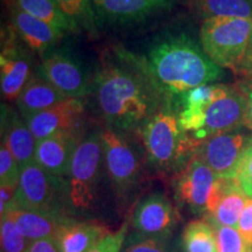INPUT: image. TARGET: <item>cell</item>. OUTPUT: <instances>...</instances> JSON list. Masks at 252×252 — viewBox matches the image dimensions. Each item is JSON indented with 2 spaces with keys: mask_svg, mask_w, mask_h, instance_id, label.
Listing matches in <instances>:
<instances>
[{
  "mask_svg": "<svg viewBox=\"0 0 252 252\" xmlns=\"http://www.w3.org/2000/svg\"><path fill=\"white\" fill-rule=\"evenodd\" d=\"M1 143L11 151L20 168L35 161L37 140L21 115L4 104L1 105Z\"/></svg>",
  "mask_w": 252,
  "mask_h": 252,
  "instance_id": "obj_17",
  "label": "cell"
},
{
  "mask_svg": "<svg viewBox=\"0 0 252 252\" xmlns=\"http://www.w3.org/2000/svg\"><path fill=\"white\" fill-rule=\"evenodd\" d=\"M251 252H252V250H251Z\"/></svg>",
  "mask_w": 252,
  "mask_h": 252,
  "instance_id": "obj_39",
  "label": "cell"
},
{
  "mask_svg": "<svg viewBox=\"0 0 252 252\" xmlns=\"http://www.w3.org/2000/svg\"><path fill=\"white\" fill-rule=\"evenodd\" d=\"M109 232L108 226L98 222L71 217L60 226L54 241L60 252H88Z\"/></svg>",
  "mask_w": 252,
  "mask_h": 252,
  "instance_id": "obj_20",
  "label": "cell"
},
{
  "mask_svg": "<svg viewBox=\"0 0 252 252\" xmlns=\"http://www.w3.org/2000/svg\"><path fill=\"white\" fill-rule=\"evenodd\" d=\"M252 145V131L245 126L207 138L195 154L222 179H235L244 153Z\"/></svg>",
  "mask_w": 252,
  "mask_h": 252,
  "instance_id": "obj_9",
  "label": "cell"
},
{
  "mask_svg": "<svg viewBox=\"0 0 252 252\" xmlns=\"http://www.w3.org/2000/svg\"><path fill=\"white\" fill-rule=\"evenodd\" d=\"M126 133L113 128L100 130L106 175L119 200L126 201L141 178V158Z\"/></svg>",
  "mask_w": 252,
  "mask_h": 252,
  "instance_id": "obj_8",
  "label": "cell"
},
{
  "mask_svg": "<svg viewBox=\"0 0 252 252\" xmlns=\"http://www.w3.org/2000/svg\"><path fill=\"white\" fill-rule=\"evenodd\" d=\"M251 26H252V18H251ZM250 47H252V31H251V42H250Z\"/></svg>",
  "mask_w": 252,
  "mask_h": 252,
  "instance_id": "obj_38",
  "label": "cell"
},
{
  "mask_svg": "<svg viewBox=\"0 0 252 252\" xmlns=\"http://www.w3.org/2000/svg\"><path fill=\"white\" fill-rule=\"evenodd\" d=\"M239 87L247 97V113H245L244 126L252 131V87L245 86V84H239Z\"/></svg>",
  "mask_w": 252,
  "mask_h": 252,
  "instance_id": "obj_37",
  "label": "cell"
},
{
  "mask_svg": "<svg viewBox=\"0 0 252 252\" xmlns=\"http://www.w3.org/2000/svg\"><path fill=\"white\" fill-rule=\"evenodd\" d=\"M91 93L106 127L123 133L137 132L167 100L139 56L122 49L102 63L93 77Z\"/></svg>",
  "mask_w": 252,
  "mask_h": 252,
  "instance_id": "obj_1",
  "label": "cell"
},
{
  "mask_svg": "<svg viewBox=\"0 0 252 252\" xmlns=\"http://www.w3.org/2000/svg\"><path fill=\"white\" fill-rule=\"evenodd\" d=\"M180 222L178 208L165 194L154 191L141 198L131 217V235L127 239L171 237Z\"/></svg>",
  "mask_w": 252,
  "mask_h": 252,
  "instance_id": "obj_10",
  "label": "cell"
},
{
  "mask_svg": "<svg viewBox=\"0 0 252 252\" xmlns=\"http://www.w3.org/2000/svg\"><path fill=\"white\" fill-rule=\"evenodd\" d=\"M58 7L80 30L94 35L97 33V19L93 0H53Z\"/></svg>",
  "mask_w": 252,
  "mask_h": 252,
  "instance_id": "obj_26",
  "label": "cell"
},
{
  "mask_svg": "<svg viewBox=\"0 0 252 252\" xmlns=\"http://www.w3.org/2000/svg\"><path fill=\"white\" fill-rule=\"evenodd\" d=\"M237 230L249 247L252 248V197L248 196L243 213L238 220Z\"/></svg>",
  "mask_w": 252,
  "mask_h": 252,
  "instance_id": "obj_33",
  "label": "cell"
},
{
  "mask_svg": "<svg viewBox=\"0 0 252 252\" xmlns=\"http://www.w3.org/2000/svg\"><path fill=\"white\" fill-rule=\"evenodd\" d=\"M173 104L181 128L197 145L214 134L244 126L247 97L239 86H201Z\"/></svg>",
  "mask_w": 252,
  "mask_h": 252,
  "instance_id": "obj_3",
  "label": "cell"
},
{
  "mask_svg": "<svg viewBox=\"0 0 252 252\" xmlns=\"http://www.w3.org/2000/svg\"><path fill=\"white\" fill-rule=\"evenodd\" d=\"M69 97L49 83L42 75L35 74L15 100L19 113L25 121L45 111Z\"/></svg>",
  "mask_w": 252,
  "mask_h": 252,
  "instance_id": "obj_22",
  "label": "cell"
},
{
  "mask_svg": "<svg viewBox=\"0 0 252 252\" xmlns=\"http://www.w3.org/2000/svg\"><path fill=\"white\" fill-rule=\"evenodd\" d=\"M31 56L20 47L9 45L0 54V87L2 98L12 102L34 76Z\"/></svg>",
  "mask_w": 252,
  "mask_h": 252,
  "instance_id": "obj_18",
  "label": "cell"
},
{
  "mask_svg": "<svg viewBox=\"0 0 252 252\" xmlns=\"http://www.w3.org/2000/svg\"><path fill=\"white\" fill-rule=\"evenodd\" d=\"M180 0H93L98 20L113 24L139 23L174 8Z\"/></svg>",
  "mask_w": 252,
  "mask_h": 252,
  "instance_id": "obj_14",
  "label": "cell"
},
{
  "mask_svg": "<svg viewBox=\"0 0 252 252\" xmlns=\"http://www.w3.org/2000/svg\"><path fill=\"white\" fill-rule=\"evenodd\" d=\"M145 158L153 169L176 174L187 165L198 145L182 130L171 100L165 104L137 131Z\"/></svg>",
  "mask_w": 252,
  "mask_h": 252,
  "instance_id": "obj_4",
  "label": "cell"
},
{
  "mask_svg": "<svg viewBox=\"0 0 252 252\" xmlns=\"http://www.w3.org/2000/svg\"><path fill=\"white\" fill-rule=\"evenodd\" d=\"M4 215H8L14 220L19 231L31 243L40 241V239H54L60 226L67 222L69 219L74 217L69 215L32 212V210H26L15 206L7 210Z\"/></svg>",
  "mask_w": 252,
  "mask_h": 252,
  "instance_id": "obj_21",
  "label": "cell"
},
{
  "mask_svg": "<svg viewBox=\"0 0 252 252\" xmlns=\"http://www.w3.org/2000/svg\"><path fill=\"white\" fill-rule=\"evenodd\" d=\"M251 31V19H204L200 30L201 46L219 67L235 71L250 47Z\"/></svg>",
  "mask_w": 252,
  "mask_h": 252,
  "instance_id": "obj_6",
  "label": "cell"
},
{
  "mask_svg": "<svg viewBox=\"0 0 252 252\" xmlns=\"http://www.w3.org/2000/svg\"><path fill=\"white\" fill-rule=\"evenodd\" d=\"M127 226V223H124L117 231H110L108 235L100 238L88 252H122L126 242Z\"/></svg>",
  "mask_w": 252,
  "mask_h": 252,
  "instance_id": "obj_31",
  "label": "cell"
},
{
  "mask_svg": "<svg viewBox=\"0 0 252 252\" xmlns=\"http://www.w3.org/2000/svg\"><path fill=\"white\" fill-rule=\"evenodd\" d=\"M84 112L86 102L83 98H65L27 119L26 123L39 141L63 132H83Z\"/></svg>",
  "mask_w": 252,
  "mask_h": 252,
  "instance_id": "obj_13",
  "label": "cell"
},
{
  "mask_svg": "<svg viewBox=\"0 0 252 252\" xmlns=\"http://www.w3.org/2000/svg\"><path fill=\"white\" fill-rule=\"evenodd\" d=\"M234 72H236L243 80L242 84L252 87V47H249L244 60Z\"/></svg>",
  "mask_w": 252,
  "mask_h": 252,
  "instance_id": "obj_35",
  "label": "cell"
},
{
  "mask_svg": "<svg viewBox=\"0 0 252 252\" xmlns=\"http://www.w3.org/2000/svg\"><path fill=\"white\" fill-rule=\"evenodd\" d=\"M171 237H153L140 239L126 238L122 252H172Z\"/></svg>",
  "mask_w": 252,
  "mask_h": 252,
  "instance_id": "obj_30",
  "label": "cell"
},
{
  "mask_svg": "<svg viewBox=\"0 0 252 252\" xmlns=\"http://www.w3.org/2000/svg\"><path fill=\"white\" fill-rule=\"evenodd\" d=\"M247 200V194L239 187L236 179L219 178L204 219L214 224L237 229Z\"/></svg>",
  "mask_w": 252,
  "mask_h": 252,
  "instance_id": "obj_16",
  "label": "cell"
},
{
  "mask_svg": "<svg viewBox=\"0 0 252 252\" xmlns=\"http://www.w3.org/2000/svg\"><path fill=\"white\" fill-rule=\"evenodd\" d=\"M217 176L206 162L194 154L187 165L176 173L174 182L178 202L195 214L206 215L210 197L216 187Z\"/></svg>",
  "mask_w": 252,
  "mask_h": 252,
  "instance_id": "obj_12",
  "label": "cell"
},
{
  "mask_svg": "<svg viewBox=\"0 0 252 252\" xmlns=\"http://www.w3.org/2000/svg\"><path fill=\"white\" fill-rule=\"evenodd\" d=\"M1 252H27L31 242L19 231L14 220L8 215L1 216L0 224Z\"/></svg>",
  "mask_w": 252,
  "mask_h": 252,
  "instance_id": "obj_27",
  "label": "cell"
},
{
  "mask_svg": "<svg viewBox=\"0 0 252 252\" xmlns=\"http://www.w3.org/2000/svg\"><path fill=\"white\" fill-rule=\"evenodd\" d=\"M186 5L198 17L252 18V0H185Z\"/></svg>",
  "mask_w": 252,
  "mask_h": 252,
  "instance_id": "obj_23",
  "label": "cell"
},
{
  "mask_svg": "<svg viewBox=\"0 0 252 252\" xmlns=\"http://www.w3.org/2000/svg\"><path fill=\"white\" fill-rule=\"evenodd\" d=\"M83 137V132H63L39 140L35 162L52 175L65 179L72 158Z\"/></svg>",
  "mask_w": 252,
  "mask_h": 252,
  "instance_id": "obj_15",
  "label": "cell"
},
{
  "mask_svg": "<svg viewBox=\"0 0 252 252\" xmlns=\"http://www.w3.org/2000/svg\"><path fill=\"white\" fill-rule=\"evenodd\" d=\"M40 74L69 98H84L93 91V78L81 62L64 49L53 48L43 53Z\"/></svg>",
  "mask_w": 252,
  "mask_h": 252,
  "instance_id": "obj_11",
  "label": "cell"
},
{
  "mask_svg": "<svg viewBox=\"0 0 252 252\" xmlns=\"http://www.w3.org/2000/svg\"><path fill=\"white\" fill-rule=\"evenodd\" d=\"M9 4L17 6L27 14L45 21L65 34L77 33L81 31L53 0H9Z\"/></svg>",
  "mask_w": 252,
  "mask_h": 252,
  "instance_id": "obj_24",
  "label": "cell"
},
{
  "mask_svg": "<svg viewBox=\"0 0 252 252\" xmlns=\"http://www.w3.org/2000/svg\"><path fill=\"white\" fill-rule=\"evenodd\" d=\"M27 252H60L54 239H40L32 242Z\"/></svg>",
  "mask_w": 252,
  "mask_h": 252,
  "instance_id": "obj_36",
  "label": "cell"
},
{
  "mask_svg": "<svg viewBox=\"0 0 252 252\" xmlns=\"http://www.w3.org/2000/svg\"><path fill=\"white\" fill-rule=\"evenodd\" d=\"M18 187L15 186L0 185V216L14 206Z\"/></svg>",
  "mask_w": 252,
  "mask_h": 252,
  "instance_id": "obj_34",
  "label": "cell"
},
{
  "mask_svg": "<svg viewBox=\"0 0 252 252\" xmlns=\"http://www.w3.org/2000/svg\"><path fill=\"white\" fill-rule=\"evenodd\" d=\"M9 17L14 32L32 52L42 55L54 48L56 43L65 35V33L58 28L32 17L17 6L9 4Z\"/></svg>",
  "mask_w": 252,
  "mask_h": 252,
  "instance_id": "obj_19",
  "label": "cell"
},
{
  "mask_svg": "<svg viewBox=\"0 0 252 252\" xmlns=\"http://www.w3.org/2000/svg\"><path fill=\"white\" fill-rule=\"evenodd\" d=\"M212 225L215 229L217 252H251L252 248L249 247L237 229L214 223Z\"/></svg>",
  "mask_w": 252,
  "mask_h": 252,
  "instance_id": "obj_28",
  "label": "cell"
},
{
  "mask_svg": "<svg viewBox=\"0 0 252 252\" xmlns=\"http://www.w3.org/2000/svg\"><path fill=\"white\" fill-rule=\"evenodd\" d=\"M14 206L32 212L72 216L65 179L52 175L35 161L21 168Z\"/></svg>",
  "mask_w": 252,
  "mask_h": 252,
  "instance_id": "obj_7",
  "label": "cell"
},
{
  "mask_svg": "<svg viewBox=\"0 0 252 252\" xmlns=\"http://www.w3.org/2000/svg\"><path fill=\"white\" fill-rule=\"evenodd\" d=\"M182 244L185 252H217L215 229L206 219L191 220L184 229Z\"/></svg>",
  "mask_w": 252,
  "mask_h": 252,
  "instance_id": "obj_25",
  "label": "cell"
},
{
  "mask_svg": "<svg viewBox=\"0 0 252 252\" xmlns=\"http://www.w3.org/2000/svg\"><path fill=\"white\" fill-rule=\"evenodd\" d=\"M21 168L13 154L1 143L0 147V184L5 186H19Z\"/></svg>",
  "mask_w": 252,
  "mask_h": 252,
  "instance_id": "obj_29",
  "label": "cell"
},
{
  "mask_svg": "<svg viewBox=\"0 0 252 252\" xmlns=\"http://www.w3.org/2000/svg\"><path fill=\"white\" fill-rule=\"evenodd\" d=\"M235 179L247 196L252 197V145L242 158Z\"/></svg>",
  "mask_w": 252,
  "mask_h": 252,
  "instance_id": "obj_32",
  "label": "cell"
},
{
  "mask_svg": "<svg viewBox=\"0 0 252 252\" xmlns=\"http://www.w3.org/2000/svg\"><path fill=\"white\" fill-rule=\"evenodd\" d=\"M139 59L158 90L171 102L224 76L223 69L204 53L202 46L186 34L163 37Z\"/></svg>",
  "mask_w": 252,
  "mask_h": 252,
  "instance_id": "obj_2",
  "label": "cell"
},
{
  "mask_svg": "<svg viewBox=\"0 0 252 252\" xmlns=\"http://www.w3.org/2000/svg\"><path fill=\"white\" fill-rule=\"evenodd\" d=\"M104 172L100 131L86 134L72 158L67 181L68 204L71 215L88 214L97 207Z\"/></svg>",
  "mask_w": 252,
  "mask_h": 252,
  "instance_id": "obj_5",
  "label": "cell"
}]
</instances>
